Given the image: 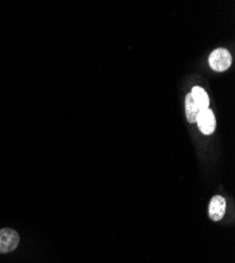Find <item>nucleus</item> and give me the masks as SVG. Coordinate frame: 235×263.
<instances>
[{
    "label": "nucleus",
    "mask_w": 235,
    "mask_h": 263,
    "mask_svg": "<svg viewBox=\"0 0 235 263\" xmlns=\"http://www.w3.org/2000/svg\"><path fill=\"white\" fill-rule=\"evenodd\" d=\"M190 94L192 95V97H193V100L196 103L200 111H202V109L209 108L210 99H209L207 92L203 89V87H201V86L192 87V91Z\"/></svg>",
    "instance_id": "nucleus-5"
},
{
    "label": "nucleus",
    "mask_w": 235,
    "mask_h": 263,
    "mask_svg": "<svg viewBox=\"0 0 235 263\" xmlns=\"http://www.w3.org/2000/svg\"><path fill=\"white\" fill-rule=\"evenodd\" d=\"M196 122L198 124L201 132L205 135H211L213 132L215 130V126H216L215 116L210 108H206L200 111L196 118Z\"/></svg>",
    "instance_id": "nucleus-3"
},
{
    "label": "nucleus",
    "mask_w": 235,
    "mask_h": 263,
    "mask_svg": "<svg viewBox=\"0 0 235 263\" xmlns=\"http://www.w3.org/2000/svg\"><path fill=\"white\" fill-rule=\"evenodd\" d=\"M18 233L10 228L0 230V254H7L15 251L19 245Z\"/></svg>",
    "instance_id": "nucleus-2"
},
{
    "label": "nucleus",
    "mask_w": 235,
    "mask_h": 263,
    "mask_svg": "<svg viewBox=\"0 0 235 263\" xmlns=\"http://www.w3.org/2000/svg\"><path fill=\"white\" fill-rule=\"evenodd\" d=\"M231 54L228 50L219 48L213 51L209 57V64L213 71L224 72L231 67Z\"/></svg>",
    "instance_id": "nucleus-1"
},
{
    "label": "nucleus",
    "mask_w": 235,
    "mask_h": 263,
    "mask_svg": "<svg viewBox=\"0 0 235 263\" xmlns=\"http://www.w3.org/2000/svg\"><path fill=\"white\" fill-rule=\"evenodd\" d=\"M226 212V200L224 197L216 195L212 197L209 204V217L213 221H220L223 219Z\"/></svg>",
    "instance_id": "nucleus-4"
},
{
    "label": "nucleus",
    "mask_w": 235,
    "mask_h": 263,
    "mask_svg": "<svg viewBox=\"0 0 235 263\" xmlns=\"http://www.w3.org/2000/svg\"><path fill=\"white\" fill-rule=\"evenodd\" d=\"M198 113H200V109H198L196 103L194 102L193 97H192L191 94H188L186 96V116H187L188 121L190 123L196 122Z\"/></svg>",
    "instance_id": "nucleus-6"
}]
</instances>
